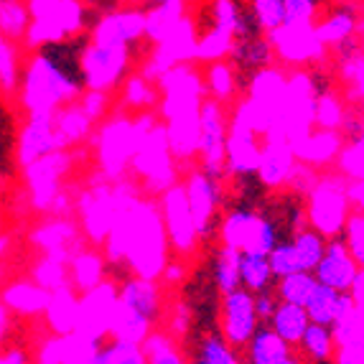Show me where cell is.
<instances>
[{
	"label": "cell",
	"mask_w": 364,
	"mask_h": 364,
	"mask_svg": "<svg viewBox=\"0 0 364 364\" xmlns=\"http://www.w3.org/2000/svg\"><path fill=\"white\" fill-rule=\"evenodd\" d=\"M275 38L273 31L257 33H227L225 69L230 72L232 90L237 95H250L255 90L257 79L273 67L275 61Z\"/></svg>",
	"instance_id": "3957f363"
},
{
	"label": "cell",
	"mask_w": 364,
	"mask_h": 364,
	"mask_svg": "<svg viewBox=\"0 0 364 364\" xmlns=\"http://www.w3.org/2000/svg\"><path fill=\"white\" fill-rule=\"evenodd\" d=\"M188 11H194L188 16V26H191V36L201 46V51L209 49L212 41H227V28H230V21H227L225 11L227 3H194V6H186Z\"/></svg>",
	"instance_id": "277c9868"
},
{
	"label": "cell",
	"mask_w": 364,
	"mask_h": 364,
	"mask_svg": "<svg viewBox=\"0 0 364 364\" xmlns=\"http://www.w3.org/2000/svg\"><path fill=\"white\" fill-rule=\"evenodd\" d=\"M95 46H97V33L74 26L59 36H43L33 41L31 59L33 67H41L43 74L54 82L59 97L64 100L92 90L90 56Z\"/></svg>",
	"instance_id": "7a4b0ae2"
},
{
	"label": "cell",
	"mask_w": 364,
	"mask_h": 364,
	"mask_svg": "<svg viewBox=\"0 0 364 364\" xmlns=\"http://www.w3.org/2000/svg\"><path fill=\"white\" fill-rule=\"evenodd\" d=\"M33 26L28 3H0V33L8 43H21Z\"/></svg>",
	"instance_id": "ba28073f"
},
{
	"label": "cell",
	"mask_w": 364,
	"mask_h": 364,
	"mask_svg": "<svg viewBox=\"0 0 364 364\" xmlns=\"http://www.w3.org/2000/svg\"><path fill=\"white\" fill-rule=\"evenodd\" d=\"M314 191L301 178H280L273 183L255 219L260 250L278 260L291 255L314 230Z\"/></svg>",
	"instance_id": "6da1fadb"
},
{
	"label": "cell",
	"mask_w": 364,
	"mask_h": 364,
	"mask_svg": "<svg viewBox=\"0 0 364 364\" xmlns=\"http://www.w3.org/2000/svg\"><path fill=\"white\" fill-rule=\"evenodd\" d=\"M125 309L133 314V318L138 323H156L161 316H164V301H161V291H158L156 286H153L151 280H140V283H135L133 288H130L128 293H125Z\"/></svg>",
	"instance_id": "52a82bcc"
},
{
	"label": "cell",
	"mask_w": 364,
	"mask_h": 364,
	"mask_svg": "<svg viewBox=\"0 0 364 364\" xmlns=\"http://www.w3.org/2000/svg\"><path fill=\"white\" fill-rule=\"evenodd\" d=\"M100 280L105 286L112 288L117 298H125V293L143 280L140 267L135 265V260L128 252H117V255H109L105 260H100Z\"/></svg>",
	"instance_id": "8992f818"
},
{
	"label": "cell",
	"mask_w": 364,
	"mask_h": 364,
	"mask_svg": "<svg viewBox=\"0 0 364 364\" xmlns=\"http://www.w3.org/2000/svg\"><path fill=\"white\" fill-rule=\"evenodd\" d=\"M304 82H306V90H309V97L314 100L316 105H326L336 97L341 72L323 54L311 56L304 69Z\"/></svg>",
	"instance_id": "5b68a950"
}]
</instances>
